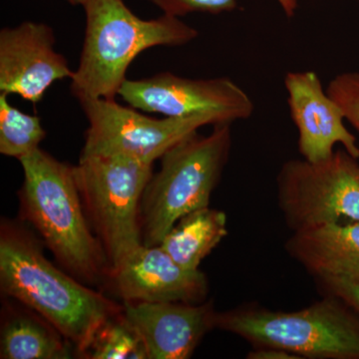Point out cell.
<instances>
[{
    "instance_id": "6da1fadb",
    "label": "cell",
    "mask_w": 359,
    "mask_h": 359,
    "mask_svg": "<svg viewBox=\"0 0 359 359\" xmlns=\"http://www.w3.org/2000/svg\"><path fill=\"white\" fill-rule=\"evenodd\" d=\"M25 222L0 224V290L43 316L74 346L78 358L99 328L124 306L52 264Z\"/></svg>"
},
{
    "instance_id": "7a4b0ae2",
    "label": "cell",
    "mask_w": 359,
    "mask_h": 359,
    "mask_svg": "<svg viewBox=\"0 0 359 359\" xmlns=\"http://www.w3.org/2000/svg\"><path fill=\"white\" fill-rule=\"evenodd\" d=\"M20 214L71 276L90 287L105 282L107 257L85 214L74 166L37 149L20 160Z\"/></svg>"
},
{
    "instance_id": "3957f363",
    "label": "cell",
    "mask_w": 359,
    "mask_h": 359,
    "mask_svg": "<svg viewBox=\"0 0 359 359\" xmlns=\"http://www.w3.org/2000/svg\"><path fill=\"white\" fill-rule=\"evenodd\" d=\"M86 28L79 66L71 78L78 100L119 95L135 58L154 46H179L197 39V29L176 16L145 20L124 0H85Z\"/></svg>"
},
{
    "instance_id": "277c9868",
    "label": "cell",
    "mask_w": 359,
    "mask_h": 359,
    "mask_svg": "<svg viewBox=\"0 0 359 359\" xmlns=\"http://www.w3.org/2000/svg\"><path fill=\"white\" fill-rule=\"evenodd\" d=\"M216 327L252 347H275L299 359H359V313L334 295L294 311L244 304L217 313Z\"/></svg>"
},
{
    "instance_id": "5b68a950",
    "label": "cell",
    "mask_w": 359,
    "mask_h": 359,
    "mask_svg": "<svg viewBox=\"0 0 359 359\" xmlns=\"http://www.w3.org/2000/svg\"><path fill=\"white\" fill-rule=\"evenodd\" d=\"M231 123L214 125L209 135L196 132L161 157L141 202L142 241L158 245L182 217L209 207L230 158Z\"/></svg>"
},
{
    "instance_id": "8992f818",
    "label": "cell",
    "mask_w": 359,
    "mask_h": 359,
    "mask_svg": "<svg viewBox=\"0 0 359 359\" xmlns=\"http://www.w3.org/2000/svg\"><path fill=\"white\" fill-rule=\"evenodd\" d=\"M74 172L85 214L109 271L143 245L141 202L153 165L114 156H80Z\"/></svg>"
},
{
    "instance_id": "52a82bcc",
    "label": "cell",
    "mask_w": 359,
    "mask_h": 359,
    "mask_svg": "<svg viewBox=\"0 0 359 359\" xmlns=\"http://www.w3.org/2000/svg\"><path fill=\"white\" fill-rule=\"evenodd\" d=\"M276 198L292 231L339 222H359V162L344 149L327 159L283 163Z\"/></svg>"
},
{
    "instance_id": "ba28073f",
    "label": "cell",
    "mask_w": 359,
    "mask_h": 359,
    "mask_svg": "<svg viewBox=\"0 0 359 359\" xmlns=\"http://www.w3.org/2000/svg\"><path fill=\"white\" fill-rule=\"evenodd\" d=\"M80 104L89 122L81 156H114L153 165L202 127L221 124L207 115L155 119L108 99Z\"/></svg>"
},
{
    "instance_id": "9c48e42d",
    "label": "cell",
    "mask_w": 359,
    "mask_h": 359,
    "mask_svg": "<svg viewBox=\"0 0 359 359\" xmlns=\"http://www.w3.org/2000/svg\"><path fill=\"white\" fill-rule=\"evenodd\" d=\"M119 95L135 109L165 117L207 115L231 124L249 119L255 110L250 97L226 77L189 79L159 73L146 79H126Z\"/></svg>"
},
{
    "instance_id": "30bf717a",
    "label": "cell",
    "mask_w": 359,
    "mask_h": 359,
    "mask_svg": "<svg viewBox=\"0 0 359 359\" xmlns=\"http://www.w3.org/2000/svg\"><path fill=\"white\" fill-rule=\"evenodd\" d=\"M53 29L21 23L0 32V91L39 103L54 82L72 78L67 59L55 50Z\"/></svg>"
},
{
    "instance_id": "8fae6325",
    "label": "cell",
    "mask_w": 359,
    "mask_h": 359,
    "mask_svg": "<svg viewBox=\"0 0 359 359\" xmlns=\"http://www.w3.org/2000/svg\"><path fill=\"white\" fill-rule=\"evenodd\" d=\"M106 280L123 302L201 304L209 292L203 271L184 269L160 245H141L108 271Z\"/></svg>"
},
{
    "instance_id": "7c38bea8",
    "label": "cell",
    "mask_w": 359,
    "mask_h": 359,
    "mask_svg": "<svg viewBox=\"0 0 359 359\" xmlns=\"http://www.w3.org/2000/svg\"><path fill=\"white\" fill-rule=\"evenodd\" d=\"M285 86L290 117L299 132L302 159L309 162L327 159L339 144L359 159L358 139L346 126L344 110L323 89L318 73H287Z\"/></svg>"
},
{
    "instance_id": "4fadbf2b",
    "label": "cell",
    "mask_w": 359,
    "mask_h": 359,
    "mask_svg": "<svg viewBox=\"0 0 359 359\" xmlns=\"http://www.w3.org/2000/svg\"><path fill=\"white\" fill-rule=\"evenodd\" d=\"M124 316L147 348L149 359H188L217 328L214 302H125Z\"/></svg>"
},
{
    "instance_id": "5bb4252c",
    "label": "cell",
    "mask_w": 359,
    "mask_h": 359,
    "mask_svg": "<svg viewBox=\"0 0 359 359\" xmlns=\"http://www.w3.org/2000/svg\"><path fill=\"white\" fill-rule=\"evenodd\" d=\"M285 249L314 278L330 276L359 283V222L292 231Z\"/></svg>"
},
{
    "instance_id": "9a60e30c",
    "label": "cell",
    "mask_w": 359,
    "mask_h": 359,
    "mask_svg": "<svg viewBox=\"0 0 359 359\" xmlns=\"http://www.w3.org/2000/svg\"><path fill=\"white\" fill-rule=\"evenodd\" d=\"M74 346L43 316L6 297L1 309L0 358L67 359Z\"/></svg>"
},
{
    "instance_id": "2e32d148",
    "label": "cell",
    "mask_w": 359,
    "mask_h": 359,
    "mask_svg": "<svg viewBox=\"0 0 359 359\" xmlns=\"http://www.w3.org/2000/svg\"><path fill=\"white\" fill-rule=\"evenodd\" d=\"M228 233L226 214L205 207L182 217L160 245L180 266L196 271Z\"/></svg>"
},
{
    "instance_id": "e0dca14e",
    "label": "cell",
    "mask_w": 359,
    "mask_h": 359,
    "mask_svg": "<svg viewBox=\"0 0 359 359\" xmlns=\"http://www.w3.org/2000/svg\"><path fill=\"white\" fill-rule=\"evenodd\" d=\"M7 96L0 95V153L20 161L39 149L46 132L39 116L14 107Z\"/></svg>"
},
{
    "instance_id": "ac0fdd59",
    "label": "cell",
    "mask_w": 359,
    "mask_h": 359,
    "mask_svg": "<svg viewBox=\"0 0 359 359\" xmlns=\"http://www.w3.org/2000/svg\"><path fill=\"white\" fill-rule=\"evenodd\" d=\"M81 358L149 359V355L143 339L123 311L101 325Z\"/></svg>"
},
{
    "instance_id": "d6986e66",
    "label": "cell",
    "mask_w": 359,
    "mask_h": 359,
    "mask_svg": "<svg viewBox=\"0 0 359 359\" xmlns=\"http://www.w3.org/2000/svg\"><path fill=\"white\" fill-rule=\"evenodd\" d=\"M159 7L165 14L182 18L187 14L204 13L219 14L235 11L237 0H148ZM289 18H294L299 2L297 0H276Z\"/></svg>"
},
{
    "instance_id": "ffe728a7",
    "label": "cell",
    "mask_w": 359,
    "mask_h": 359,
    "mask_svg": "<svg viewBox=\"0 0 359 359\" xmlns=\"http://www.w3.org/2000/svg\"><path fill=\"white\" fill-rule=\"evenodd\" d=\"M328 95L344 110L346 121L359 134V72L340 73L327 85Z\"/></svg>"
},
{
    "instance_id": "44dd1931",
    "label": "cell",
    "mask_w": 359,
    "mask_h": 359,
    "mask_svg": "<svg viewBox=\"0 0 359 359\" xmlns=\"http://www.w3.org/2000/svg\"><path fill=\"white\" fill-rule=\"evenodd\" d=\"M316 283L321 295H334L359 313V283L330 276L316 278Z\"/></svg>"
},
{
    "instance_id": "7402d4cb",
    "label": "cell",
    "mask_w": 359,
    "mask_h": 359,
    "mask_svg": "<svg viewBox=\"0 0 359 359\" xmlns=\"http://www.w3.org/2000/svg\"><path fill=\"white\" fill-rule=\"evenodd\" d=\"M249 359H299L294 354L275 347H252L248 353Z\"/></svg>"
},
{
    "instance_id": "603a6c76",
    "label": "cell",
    "mask_w": 359,
    "mask_h": 359,
    "mask_svg": "<svg viewBox=\"0 0 359 359\" xmlns=\"http://www.w3.org/2000/svg\"><path fill=\"white\" fill-rule=\"evenodd\" d=\"M72 6H83L85 0H67Z\"/></svg>"
},
{
    "instance_id": "cb8c5ba5",
    "label": "cell",
    "mask_w": 359,
    "mask_h": 359,
    "mask_svg": "<svg viewBox=\"0 0 359 359\" xmlns=\"http://www.w3.org/2000/svg\"><path fill=\"white\" fill-rule=\"evenodd\" d=\"M358 1H359V0H358Z\"/></svg>"
}]
</instances>
